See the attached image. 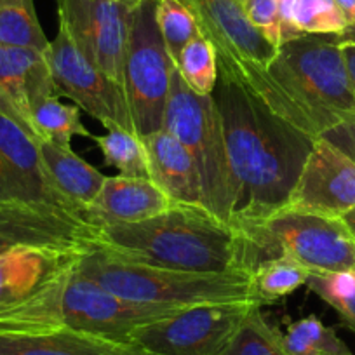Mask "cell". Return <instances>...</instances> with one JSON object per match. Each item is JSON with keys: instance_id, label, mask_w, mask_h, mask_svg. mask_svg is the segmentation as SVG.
I'll return each mask as SVG.
<instances>
[{"instance_id": "277c9868", "label": "cell", "mask_w": 355, "mask_h": 355, "mask_svg": "<svg viewBox=\"0 0 355 355\" xmlns=\"http://www.w3.org/2000/svg\"><path fill=\"white\" fill-rule=\"evenodd\" d=\"M77 272L122 298L148 305L189 309L209 303L254 302V272L249 268L221 274L169 270L122 258L96 245L82 254Z\"/></svg>"}, {"instance_id": "f546056e", "label": "cell", "mask_w": 355, "mask_h": 355, "mask_svg": "<svg viewBox=\"0 0 355 355\" xmlns=\"http://www.w3.org/2000/svg\"><path fill=\"white\" fill-rule=\"evenodd\" d=\"M306 286L355 333V270L310 274Z\"/></svg>"}, {"instance_id": "9c48e42d", "label": "cell", "mask_w": 355, "mask_h": 355, "mask_svg": "<svg viewBox=\"0 0 355 355\" xmlns=\"http://www.w3.org/2000/svg\"><path fill=\"white\" fill-rule=\"evenodd\" d=\"M261 232L279 256H288L310 274L355 268V237L341 218L286 206L263 223Z\"/></svg>"}, {"instance_id": "4fadbf2b", "label": "cell", "mask_w": 355, "mask_h": 355, "mask_svg": "<svg viewBox=\"0 0 355 355\" xmlns=\"http://www.w3.org/2000/svg\"><path fill=\"white\" fill-rule=\"evenodd\" d=\"M0 204H37L78 214L54 185L39 141L4 114H0Z\"/></svg>"}, {"instance_id": "83f0119b", "label": "cell", "mask_w": 355, "mask_h": 355, "mask_svg": "<svg viewBox=\"0 0 355 355\" xmlns=\"http://www.w3.org/2000/svg\"><path fill=\"white\" fill-rule=\"evenodd\" d=\"M185 84L200 96H211L218 84V60L213 44L202 35L185 46L176 63Z\"/></svg>"}, {"instance_id": "d6986e66", "label": "cell", "mask_w": 355, "mask_h": 355, "mask_svg": "<svg viewBox=\"0 0 355 355\" xmlns=\"http://www.w3.org/2000/svg\"><path fill=\"white\" fill-rule=\"evenodd\" d=\"M141 139L148 155L150 180L174 204L204 206L200 174L189 150L164 128Z\"/></svg>"}, {"instance_id": "30bf717a", "label": "cell", "mask_w": 355, "mask_h": 355, "mask_svg": "<svg viewBox=\"0 0 355 355\" xmlns=\"http://www.w3.org/2000/svg\"><path fill=\"white\" fill-rule=\"evenodd\" d=\"M254 302L189 306L135 331L131 343L150 355H220Z\"/></svg>"}, {"instance_id": "d590c367", "label": "cell", "mask_w": 355, "mask_h": 355, "mask_svg": "<svg viewBox=\"0 0 355 355\" xmlns=\"http://www.w3.org/2000/svg\"><path fill=\"white\" fill-rule=\"evenodd\" d=\"M340 8L348 30H355V0H334Z\"/></svg>"}, {"instance_id": "ab89813d", "label": "cell", "mask_w": 355, "mask_h": 355, "mask_svg": "<svg viewBox=\"0 0 355 355\" xmlns=\"http://www.w3.org/2000/svg\"><path fill=\"white\" fill-rule=\"evenodd\" d=\"M347 33H348V35L355 37V30H347Z\"/></svg>"}, {"instance_id": "3957f363", "label": "cell", "mask_w": 355, "mask_h": 355, "mask_svg": "<svg viewBox=\"0 0 355 355\" xmlns=\"http://www.w3.org/2000/svg\"><path fill=\"white\" fill-rule=\"evenodd\" d=\"M261 101L313 139L355 119L341 35H302L282 44L266 68Z\"/></svg>"}, {"instance_id": "484cf974", "label": "cell", "mask_w": 355, "mask_h": 355, "mask_svg": "<svg viewBox=\"0 0 355 355\" xmlns=\"http://www.w3.org/2000/svg\"><path fill=\"white\" fill-rule=\"evenodd\" d=\"M0 46L47 51L49 40L37 19L33 0H16L0 6Z\"/></svg>"}, {"instance_id": "2e32d148", "label": "cell", "mask_w": 355, "mask_h": 355, "mask_svg": "<svg viewBox=\"0 0 355 355\" xmlns=\"http://www.w3.org/2000/svg\"><path fill=\"white\" fill-rule=\"evenodd\" d=\"M60 96L46 51L0 46V114L21 125L39 141L32 112L40 101Z\"/></svg>"}, {"instance_id": "7c38bea8", "label": "cell", "mask_w": 355, "mask_h": 355, "mask_svg": "<svg viewBox=\"0 0 355 355\" xmlns=\"http://www.w3.org/2000/svg\"><path fill=\"white\" fill-rule=\"evenodd\" d=\"M136 6L115 0H58L63 26L82 56L107 73L124 80V60Z\"/></svg>"}, {"instance_id": "5b68a950", "label": "cell", "mask_w": 355, "mask_h": 355, "mask_svg": "<svg viewBox=\"0 0 355 355\" xmlns=\"http://www.w3.org/2000/svg\"><path fill=\"white\" fill-rule=\"evenodd\" d=\"M164 129L182 143L196 160L204 207L225 223L234 225V180L220 112L213 94L200 96L193 93L176 67L171 73Z\"/></svg>"}, {"instance_id": "9a60e30c", "label": "cell", "mask_w": 355, "mask_h": 355, "mask_svg": "<svg viewBox=\"0 0 355 355\" xmlns=\"http://www.w3.org/2000/svg\"><path fill=\"white\" fill-rule=\"evenodd\" d=\"M289 207L341 218L355 209V162L324 138L313 141Z\"/></svg>"}, {"instance_id": "8d00e7d4", "label": "cell", "mask_w": 355, "mask_h": 355, "mask_svg": "<svg viewBox=\"0 0 355 355\" xmlns=\"http://www.w3.org/2000/svg\"><path fill=\"white\" fill-rule=\"evenodd\" d=\"M341 220H343V223L347 225L348 230H350L352 235L355 237V209H350L345 214H341Z\"/></svg>"}, {"instance_id": "8fae6325", "label": "cell", "mask_w": 355, "mask_h": 355, "mask_svg": "<svg viewBox=\"0 0 355 355\" xmlns=\"http://www.w3.org/2000/svg\"><path fill=\"white\" fill-rule=\"evenodd\" d=\"M46 56L60 96L70 98L107 129L121 128L136 132L124 85L89 63L63 26L58 30L56 39L49 40Z\"/></svg>"}, {"instance_id": "5bb4252c", "label": "cell", "mask_w": 355, "mask_h": 355, "mask_svg": "<svg viewBox=\"0 0 355 355\" xmlns=\"http://www.w3.org/2000/svg\"><path fill=\"white\" fill-rule=\"evenodd\" d=\"M100 244V228L78 214L37 204H0V256L18 249L91 251Z\"/></svg>"}, {"instance_id": "44dd1931", "label": "cell", "mask_w": 355, "mask_h": 355, "mask_svg": "<svg viewBox=\"0 0 355 355\" xmlns=\"http://www.w3.org/2000/svg\"><path fill=\"white\" fill-rule=\"evenodd\" d=\"M39 148L56 189L80 214L84 207L96 199L107 176L80 159L71 148L58 146L44 139L39 141Z\"/></svg>"}, {"instance_id": "d4e9b609", "label": "cell", "mask_w": 355, "mask_h": 355, "mask_svg": "<svg viewBox=\"0 0 355 355\" xmlns=\"http://www.w3.org/2000/svg\"><path fill=\"white\" fill-rule=\"evenodd\" d=\"M282 347L288 355H350V348L315 315L291 322L281 333Z\"/></svg>"}, {"instance_id": "d6a6232c", "label": "cell", "mask_w": 355, "mask_h": 355, "mask_svg": "<svg viewBox=\"0 0 355 355\" xmlns=\"http://www.w3.org/2000/svg\"><path fill=\"white\" fill-rule=\"evenodd\" d=\"M320 138L333 143L336 148H340L345 155L350 157V159L355 162V119L343 122V124L336 125V128L329 129V131L324 132Z\"/></svg>"}, {"instance_id": "603a6c76", "label": "cell", "mask_w": 355, "mask_h": 355, "mask_svg": "<svg viewBox=\"0 0 355 355\" xmlns=\"http://www.w3.org/2000/svg\"><path fill=\"white\" fill-rule=\"evenodd\" d=\"M107 166L115 167L119 174L128 178L150 180L148 155L143 139L136 132L121 128L107 129V135L93 136Z\"/></svg>"}, {"instance_id": "e575fe53", "label": "cell", "mask_w": 355, "mask_h": 355, "mask_svg": "<svg viewBox=\"0 0 355 355\" xmlns=\"http://www.w3.org/2000/svg\"><path fill=\"white\" fill-rule=\"evenodd\" d=\"M341 53H343L345 67H347L352 87L355 91V37L348 35L347 32L341 33Z\"/></svg>"}, {"instance_id": "4dcf8cb0", "label": "cell", "mask_w": 355, "mask_h": 355, "mask_svg": "<svg viewBox=\"0 0 355 355\" xmlns=\"http://www.w3.org/2000/svg\"><path fill=\"white\" fill-rule=\"evenodd\" d=\"M295 23L303 35H341L348 30L334 0H296Z\"/></svg>"}, {"instance_id": "74e56055", "label": "cell", "mask_w": 355, "mask_h": 355, "mask_svg": "<svg viewBox=\"0 0 355 355\" xmlns=\"http://www.w3.org/2000/svg\"><path fill=\"white\" fill-rule=\"evenodd\" d=\"M115 2H122V4H129V6H138L141 0H115Z\"/></svg>"}, {"instance_id": "6da1fadb", "label": "cell", "mask_w": 355, "mask_h": 355, "mask_svg": "<svg viewBox=\"0 0 355 355\" xmlns=\"http://www.w3.org/2000/svg\"><path fill=\"white\" fill-rule=\"evenodd\" d=\"M213 98L234 180V225L275 258L261 227L289 204L315 139L228 78L218 77Z\"/></svg>"}, {"instance_id": "ba28073f", "label": "cell", "mask_w": 355, "mask_h": 355, "mask_svg": "<svg viewBox=\"0 0 355 355\" xmlns=\"http://www.w3.org/2000/svg\"><path fill=\"white\" fill-rule=\"evenodd\" d=\"M180 310H183L182 306L148 305L125 300L84 277L75 268L60 296L56 324L58 327L131 343L136 329L174 315Z\"/></svg>"}, {"instance_id": "ac0fdd59", "label": "cell", "mask_w": 355, "mask_h": 355, "mask_svg": "<svg viewBox=\"0 0 355 355\" xmlns=\"http://www.w3.org/2000/svg\"><path fill=\"white\" fill-rule=\"evenodd\" d=\"M173 204L152 180L117 174L105 178L98 197L82 209L80 218L96 228L139 223L164 213Z\"/></svg>"}, {"instance_id": "8992f818", "label": "cell", "mask_w": 355, "mask_h": 355, "mask_svg": "<svg viewBox=\"0 0 355 355\" xmlns=\"http://www.w3.org/2000/svg\"><path fill=\"white\" fill-rule=\"evenodd\" d=\"M196 19L204 39L216 51L220 77L248 89L261 100L265 73L277 54L249 21L242 0H180Z\"/></svg>"}, {"instance_id": "ffe728a7", "label": "cell", "mask_w": 355, "mask_h": 355, "mask_svg": "<svg viewBox=\"0 0 355 355\" xmlns=\"http://www.w3.org/2000/svg\"><path fill=\"white\" fill-rule=\"evenodd\" d=\"M0 355H150L132 343L56 327L40 333H0Z\"/></svg>"}, {"instance_id": "60d3db41", "label": "cell", "mask_w": 355, "mask_h": 355, "mask_svg": "<svg viewBox=\"0 0 355 355\" xmlns=\"http://www.w3.org/2000/svg\"><path fill=\"white\" fill-rule=\"evenodd\" d=\"M242 2H244V0H242Z\"/></svg>"}, {"instance_id": "e0dca14e", "label": "cell", "mask_w": 355, "mask_h": 355, "mask_svg": "<svg viewBox=\"0 0 355 355\" xmlns=\"http://www.w3.org/2000/svg\"><path fill=\"white\" fill-rule=\"evenodd\" d=\"M84 251L18 249L0 256V312L28 302L77 268Z\"/></svg>"}, {"instance_id": "f35d334b", "label": "cell", "mask_w": 355, "mask_h": 355, "mask_svg": "<svg viewBox=\"0 0 355 355\" xmlns=\"http://www.w3.org/2000/svg\"><path fill=\"white\" fill-rule=\"evenodd\" d=\"M9 2H16V0H0V6H4V4H9Z\"/></svg>"}, {"instance_id": "836d02e7", "label": "cell", "mask_w": 355, "mask_h": 355, "mask_svg": "<svg viewBox=\"0 0 355 355\" xmlns=\"http://www.w3.org/2000/svg\"><path fill=\"white\" fill-rule=\"evenodd\" d=\"M279 8V21H281V46L289 40H295L302 37L303 33L296 28L295 23V9L296 0H277Z\"/></svg>"}, {"instance_id": "7bdbcfd3", "label": "cell", "mask_w": 355, "mask_h": 355, "mask_svg": "<svg viewBox=\"0 0 355 355\" xmlns=\"http://www.w3.org/2000/svg\"><path fill=\"white\" fill-rule=\"evenodd\" d=\"M350 355H352V354H350Z\"/></svg>"}, {"instance_id": "52a82bcc", "label": "cell", "mask_w": 355, "mask_h": 355, "mask_svg": "<svg viewBox=\"0 0 355 355\" xmlns=\"http://www.w3.org/2000/svg\"><path fill=\"white\" fill-rule=\"evenodd\" d=\"M157 0H141L135 8L124 60V85L129 110L139 138L164 128L171 73V60L155 19Z\"/></svg>"}, {"instance_id": "b9f144b4", "label": "cell", "mask_w": 355, "mask_h": 355, "mask_svg": "<svg viewBox=\"0 0 355 355\" xmlns=\"http://www.w3.org/2000/svg\"><path fill=\"white\" fill-rule=\"evenodd\" d=\"M354 270H355V268H354Z\"/></svg>"}, {"instance_id": "4316f807", "label": "cell", "mask_w": 355, "mask_h": 355, "mask_svg": "<svg viewBox=\"0 0 355 355\" xmlns=\"http://www.w3.org/2000/svg\"><path fill=\"white\" fill-rule=\"evenodd\" d=\"M220 355H288L281 341V331L266 322L261 306H252L239 329Z\"/></svg>"}, {"instance_id": "1f68e13d", "label": "cell", "mask_w": 355, "mask_h": 355, "mask_svg": "<svg viewBox=\"0 0 355 355\" xmlns=\"http://www.w3.org/2000/svg\"><path fill=\"white\" fill-rule=\"evenodd\" d=\"M244 11L251 25L272 46L281 47V21H279L277 0H244Z\"/></svg>"}, {"instance_id": "7a4b0ae2", "label": "cell", "mask_w": 355, "mask_h": 355, "mask_svg": "<svg viewBox=\"0 0 355 355\" xmlns=\"http://www.w3.org/2000/svg\"><path fill=\"white\" fill-rule=\"evenodd\" d=\"M98 245L132 261L197 274L254 272L272 259L241 228L221 221L204 206L190 204H173L139 223L100 228Z\"/></svg>"}, {"instance_id": "cb8c5ba5", "label": "cell", "mask_w": 355, "mask_h": 355, "mask_svg": "<svg viewBox=\"0 0 355 355\" xmlns=\"http://www.w3.org/2000/svg\"><path fill=\"white\" fill-rule=\"evenodd\" d=\"M33 128L39 141H51L58 146L70 148L73 136L93 138L89 129L82 124L80 110L73 105H64L58 96L40 101L32 112Z\"/></svg>"}, {"instance_id": "f1b7e54d", "label": "cell", "mask_w": 355, "mask_h": 355, "mask_svg": "<svg viewBox=\"0 0 355 355\" xmlns=\"http://www.w3.org/2000/svg\"><path fill=\"white\" fill-rule=\"evenodd\" d=\"M155 19L167 53L176 64L187 44L200 37L199 26L180 0H157Z\"/></svg>"}, {"instance_id": "7402d4cb", "label": "cell", "mask_w": 355, "mask_h": 355, "mask_svg": "<svg viewBox=\"0 0 355 355\" xmlns=\"http://www.w3.org/2000/svg\"><path fill=\"white\" fill-rule=\"evenodd\" d=\"M310 272L300 263L281 254L266 259L252 275V298L261 305H272L306 284Z\"/></svg>"}]
</instances>
